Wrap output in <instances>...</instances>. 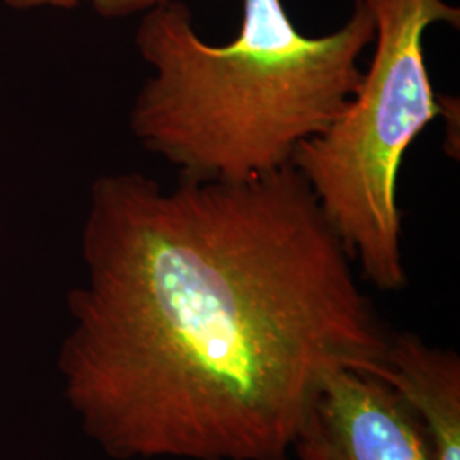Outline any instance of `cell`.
Masks as SVG:
<instances>
[{
	"instance_id": "6da1fadb",
	"label": "cell",
	"mask_w": 460,
	"mask_h": 460,
	"mask_svg": "<svg viewBox=\"0 0 460 460\" xmlns=\"http://www.w3.org/2000/svg\"><path fill=\"white\" fill-rule=\"evenodd\" d=\"M85 279L57 357L66 406L113 460H290L338 370L389 340L309 184L135 171L91 186Z\"/></svg>"
},
{
	"instance_id": "7a4b0ae2",
	"label": "cell",
	"mask_w": 460,
	"mask_h": 460,
	"mask_svg": "<svg viewBox=\"0 0 460 460\" xmlns=\"http://www.w3.org/2000/svg\"><path fill=\"white\" fill-rule=\"evenodd\" d=\"M374 34L363 0L341 30L321 38L296 31L281 0H244L237 38L215 47L193 30L184 4L167 0L135 34L152 75L133 101L130 130L182 180H261L292 164L296 147L341 113Z\"/></svg>"
},
{
	"instance_id": "3957f363",
	"label": "cell",
	"mask_w": 460,
	"mask_h": 460,
	"mask_svg": "<svg viewBox=\"0 0 460 460\" xmlns=\"http://www.w3.org/2000/svg\"><path fill=\"white\" fill-rule=\"evenodd\" d=\"M376 24V51L355 94L324 132L302 142L292 167L363 279L382 292L402 290V215L397 180L406 150L447 115L428 74V26H459L444 0H363Z\"/></svg>"
},
{
	"instance_id": "277c9868",
	"label": "cell",
	"mask_w": 460,
	"mask_h": 460,
	"mask_svg": "<svg viewBox=\"0 0 460 460\" xmlns=\"http://www.w3.org/2000/svg\"><path fill=\"white\" fill-rule=\"evenodd\" d=\"M298 460H435L411 410L380 378L329 376L296 429Z\"/></svg>"
},
{
	"instance_id": "5b68a950",
	"label": "cell",
	"mask_w": 460,
	"mask_h": 460,
	"mask_svg": "<svg viewBox=\"0 0 460 460\" xmlns=\"http://www.w3.org/2000/svg\"><path fill=\"white\" fill-rule=\"evenodd\" d=\"M370 376L387 384L411 410L435 460H460V357L428 345L414 332H389Z\"/></svg>"
},
{
	"instance_id": "8992f818",
	"label": "cell",
	"mask_w": 460,
	"mask_h": 460,
	"mask_svg": "<svg viewBox=\"0 0 460 460\" xmlns=\"http://www.w3.org/2000/svg\"><path fill=\"white\" fill-rule=\"evenodd\" d=\"M167 0H93V7L99 16L115 17L130 16L140 11H148Z\"/></svg>"
},
{
	"instance_id": "52a82bcc",
	"label": "cell",
	"mask_w": 460,
	"mask_h": 460,
	"mask_svg": "<svg viewBox=\"0 0 460 460\" xmlns=\"http://www.w3.org/2000/svg\"><path fill=\"white\" fill-rule=\"evenodd\" d=\"M13 9H34V7H58V9H74L81 0H5Z\"/></svg>"
}]
</instances>
